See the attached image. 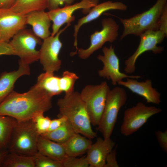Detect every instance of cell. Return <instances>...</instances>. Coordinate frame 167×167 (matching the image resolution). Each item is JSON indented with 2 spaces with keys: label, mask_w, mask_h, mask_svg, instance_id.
Masks as SVG:
<instances>
[{
  "label": "cell",
  "mask_w": 167,
  "mask_h": 167,
  "mask_svg": "<svg viewBox=\"0 0 167 167\" xmlns=\"http://www.w3.org/2000/svg\"><path fill=\"white\" fill-rule=\"evenodd\" d=\"M53 97L36 84L25 93L13 90L0 104V116L11 117L17 121L31 119L36 113L51 108Z\"/></svg>",
  "instance_id": "cell-1"
},
{
  "label": "cell",
  "mask_w": 167,
  "mask_h": 167,
  "mask_svg": "<svg viewBox=\"0 0 167 167\" xmlns=\"http://www.w3.org/2000/svg\"><path fill=\"white\" fill-rule=\"evenodd\" d=\"M58 107V117L64 116L75 132L90 139L97 137L92 129L89 115L80 93L74 92L65 95L57 102Z\"/></svg>",
  "instance_id": "cell-2"
},
{
  "label": "cell",
  "mask_w": 167,
  "mask_h": 167,
  "mask_svg": "<svg viewBox=\"0 0 167 167\" xmlns=\"http://www.w3.org/2000/svg\"><path fill=\"white\" fill-rule=\"evenodd\" d=\"M167 2V0H157L148 10L140 14L129 18L117 17L124 28L120 40L128 35L139 36L147 31L158 29L159 19Z\"/></svg>",
  "instance_id": "cell-3"
},
{
  "label": "cell",
  "mask_w": 167,
  "mask_h": 167,
  "mask_svg": "<svg viewBox=\"0 0 167 167\" xmlns=\"http://www.w3.org/2000/svg\"><path fill=\"white\" fill-rule=\"evenodd\" d=\"M39 136L31 119L17 121L11 134L7 150L20 155L33 156L38 152Z\"/></svg>",
  "instance_id": "cell-4"
},
{
  "label": "cell",
  "mask_w": 167,
  "mask_h": 167,
  "mask_svg": "<svg viewBox=\"0 0 167 167\" xmlns=\"http://www.w3.org/2000/svg\"><path fill=\"white\" fill-rule=\"evenodd\" d=\"M127 94L122 88L116 87L109 91L98 130L104 138H110L117 122L119 111L126 104Z\"/></svg>",
  "instance_id": "cell-5"
},
{
  "label": "cell",
  "mask_w": 167,
  "mask_h": 167,
  "mask_svg": "<svg viewBox=\"0 0 167 167\" xmlns=\"http://www.w3.org/2000/svg\"><path fill=\"white\" fill-rule=\"evenodd\" d=\"M110 90L106 82L104 81L98 85H87L80 93L93 126H97L99 123Z\"/></svg>",
  "instance_id": "cell-6"
},
{
  "label": "cell",
  "mask_w": 167,
  "mask_h": 167,
  "mask_svg": "<svg viewBox=\"0 0 167 167\" xmlns=\"http://www.w3.org/2000/svg\"><path fill=\"white\" fill-rule=\"evenodd\" d=\"M9 43L14 55L19 57V61L22 63L29 65L39 60V51L36 50V47L42 42L31 30L24 28L20 30Z\"/></svg>",
  "instance_id": "cell-7"
},
{
  "label": "cell",
  "mask_w": 167,
  "mask_h": 167,
  "mask_svg": "<svg viewBox=\"0 0 167 167\" xmlns=\"http://www.w3.org/2000/svg\"><path fill=\"white\" fill-rule=\"evenodd\" d=\"M161 109L154 106H148L142 102L126 109L124 113L120 131L126 136L132 135L142 127L151 117L159 113Z\"/></svg>",
  "instance_id": "cell-8"
},
{
  "label": "cell",
  "mask_w": 167,
  "mask_h": 167,
  "mask_svg": "<svg viewBox=\"0 0 167 167\" xmlns=\"http://www.w3.org/2000/svg\"><path fill=\"white\" fill-rule=\"evenodd\" d=\"M166 35L158 29L148 30L141 34L139 36L140 41L134 53L125 61L124 71L127 74L133 73L135 71V64L139 57L146 52L150 51L155 54L161 53L163 51V47L158 46Z\"/></svg>",
  "instance_id": "cell-9"
},
{
  "label": "cell",
  "mask_w": 167,
  "mask_h": 167,
  "mask_svg": "<svg viewBox=\"0 0 167 167\" xmlns=\"http://www.w3.org/2000/svg\"><path fill=\"white\" fill-rule=\"evenodd\" d=\"M71 24H67L65 28L60 29L54 36H50L43 39L39 50V60L45 72L54 73L60 69L62 62L58 56L62 44L60 40L59 36Z\"/></svg>",
  "instance_id": "cell-10"
},
{
  "label": "cell",
  "mask_w": 167,
  "mask_h": 167,
  "mask_svg": "<svg viewBox=\"0 0 167 167\" xmlns=\"http://www.w3.org/2000/svg\"><path fill=\"white\" fill-rule=\"evenodd\" d=\"M102 29L96 31L90 36V44L84 49L79 48L75 52L81 59L88 58L94 52L101 48L107 42H113L117 40L118 35L119 26L111 18L103 19L101 21Z\"/></svg>",
  "instance_id": "cell-11"
},
{
  "label": "cell",
  "mask_w": 167,
  "mask_h": 167,
  "mask_svg": "<svg viewBox=\"0 0 167 167\" xmlns=\"http://www.w3.org/2000/svg\"><path fill=\"white\" fill-rule=\"evenodd\" d=\"M78 79L76 74L68 71L64 72L61 77L45 72L38 77L36 84L53 96L63 92L68 95L74 92L75 83Z\"/></svg>",
  "instance_id": "cell-12"
},
{
  "label": "cell",
  "mask_w": 167,
  "mask_h": 167,
  "mask_svg": "<svg viewBox=\"0 0 167 167\" xmlns=\"http://www.w3.org/2000/svg\"><path fill=\"white\" fill-rule=\"evenodd\" d=\"M102 52L103 55L99 54L97 56V59L103 64L102 69L98 72L100 77L111 80L112 84L113 85H117L124 78L137 79L141 78L140 75H129L120 71L119 59L115 54L114 47L112 45L109 47H104Z\"/></svg>",
  "instance_id": "cell-13"
},
{
  "label": "cell",
  "mask_w": 167,
  "mask_h": 167,
  "mask_svg": "<svg viewBox=\"0 0 167 167\" xmlns=\"http://www.w3.org/2000/svg\"><path fill=\"white\" fill-rule=\"evenodd\" d=\"M99 2V0H82L73 4L49 11L48 12L49 17L53 22L51 36L55 35L64 24H71L74 20L75 17L73 14L75 11L82 9L83 13H86Z\"/></svg>",
  "instance_id": "cell-14"
},
{
  "label": "cell",
  "mask_w": 167,
  "mask_h": 167,
  "mask_svg": "<svg viewBox=\"0 0 167 167\" xmlns=\"http://www.w3.org/2000/svg\"><path fill=\"white\" fill-rule=\"evenodd\" d=\"M26 24V15L14 14L8 8H0V35L3 41L9 42Z\"/></svg>",
  "instance_id": "cell-15"
},
{
  "label": "cell",
  "mask_w": 167,
  "mask_h": 167,
  "mask_svg": "<svg viewBox=\"0 0 167 167\" xmlns=\"http://www.w3.org/2000/svg\"><path fill=\"white\" fill-rule=\"evenodd\" d=\"M118 84L143 97L148 103L158 105L161 102V94L152 87V81L150 79L139 82L136 79L128 78H126L125 81H119Z\"/></svg>",
  "instance_id": "cell-16"
},
{
  "label": "cell",
  "mask_w": 167,
  "mask_h": 167,
  "mask_svg": "<svg viewBox=\"0 0 167 167\" xmlns=\"http://www.w3.org/2000/svg\"><path fill=\"white\" fill-rule=\"evenodd\" d=\"M115 142L110 138H98L87 151L86 157L90 167H105L108 154L113 149Z\"/></svg>",
  "instance_id": "cell-17"
},
{
  "label": "cell",
  "mask_w": 167,
  "mask_h": 167,
  "mask_svg": "<svg viewBox=\"0 0 167 167\" xmlns=\"http://www.w3.org/2000/svg\"><path fill=\"white\" fill-rule=\"evenodd\" d=\"M127 6L120 2H113L108 1L98 4L91 8L88 14L86 16L79 19L77 24L74 26V45L76 50L77 47V35L80 28L83 25L92 21L99 17L105 12L110 10H118L124 11L127 10Z\"/></svg>",
  "instance_id": "cell-18"
},
{
  "label": "cell",
  "mask_w": 167,
  "mask_h": 167,
  "mask_svg": "<svg viewBox=\"0 0 167 167\" xmlns=\"http://www.w3.org/2000/svg\"><path fill=\"white\" fill-rule=\"evenodd\" d=\"M17 70L12 71H5L0 76V104L13 90L15 82L20 77L30 74L29 65L19 61Z\"/></svg>",
  "instance_id": "cell-19"
},
{
  "label": "cell",
  "mask_w": 167,
  "mask_h": 167,
  "mask_svg": "<svg viewBox=\"0 0 167 167\" xmlns=\"http://www.w3.org/2000/svg\"><path fill=\"white\" fill-rule=\"evenodd\" d=\"M26 23L32 26L33 32L38 37L44 39L51 36L49 30L51 20L48 12L35 11L26 15Z\"/></svg>",
  "instance_id": "cell-20"
},
{
  "label": "cell",
  "mask_w": 167,
  "mask_h": 167,
  "mask_svg": "<svg viewBox=\"0 0 167 167\" xmlns=\"http://www.w3.org/2000/svg\"><path fill=\"white\" fill-rule=\"evenodd\" d=\"M92 143L90 139L75 133L62 144L66 156L77 157L87 152Z\"/></svg>",
  "instance_id": "cell-21"
},
{
  "label": "cell",
  "mask_w": 167,
  "mask_h": 167,
  "mask_svg": "<svg viewBox=\"0 0 167 167\" xmlns=\"http://www.w3.org/2000/svg\"><path fill=\"white\" fill-rule=\"evenodd\" d=\"M37 148L38 152L56 161H61L66 156L62 143L41 135L38 137Z\"/></svg>",
  "instance_id": "cell-22"
},
{
  "label": "cell",
  "mask_w": 167,
  "mask_h": 167,
  "mask_svg": "<svg viewBox=\"0 0 167 167\" xmlns=\"http://www.w3.org/2000/svg\"><path fill=\"white\" fill-rule=\"evenodd\" d=\"M48 5V0H16L8 8L14 14L25 16L33 12L45 11Z\"/></svg>",
  "instance_id": "cell-23"
},
{
  "label": "cell",
  "mask_w": 167,
  "mask_h": 167,
  "mask_svg": "<svg viewBox=\"0 0 167 167\" xmlns=\"http://www.w3.org/2000/svg\"><path fill=\"white\" fill-rule=\"evenodd\" d=\"M16 122L11 117L0 116V150H7L11 134Z\"/></svg>",
  "instance_id": "cell-24"
},
{
  "label": "cell",
  "mask_w": 167,
  "mask_h": 167,
  "mask_svg": "<svg viewBox=\"0 0 167 167\" xmlns=\"http://www.w3.org/2000/svg\"><path fill=\"white\" fill-rule=\"evenodd\" d=\"M2 167H35L33 156H25L9 152Z\"/></svg>",
  "instance_id": "cell-25"
},
{
  "label": "cell",
  "mask_w": 167,
  "mask_h": 167,
  "mask_svg": "<svg viewBox=\"0 0 167 167\" xmlns=\"http://www.w3.org/2000/svg\"><path fill=\"white\" fill-rule=\"evenodd\" d=\"M76 133L70 123L66 121L58 128L41 135L55 142L63 143Z\"/></svg>",
  "instance_id": "cell-26"
},
{
  "label": "cell",
  "mask_w": 167,
  "mask_h": 167,
  "mask_svg": "<svg viewBox=\"0 0 167 167\" xmlns=\"http://www.w3.org/2000/svg\"><path fill=\"white\" fill-rule=\"evenodd\" d=\"M44 113L43 112H38L31 119L39 135L48 132L51 121L49 117L45 116Z\"/></svg>",
  "instance_id": "cell-27"
},
{
  "label": "cell",
  "mask_w": 167,
  "mask_h": 167,
  "mask_svg": "<svg viewBox=\"0 0 167 167\" xmlns=\"http://www.w3.org/2000/svg\"><path fill=\"white\" fill-rule=\"evenodd\" d=\"M33 157L35 167H62L61 161L52 159L38 151Z\"/></svg>",
  "instance_id": "cell-28"
},
{
  "label": "cell",
  "mask_w": 167,
  "mask_h": 167,
  "mask_svg": "<svg viewBox=\"0 0 167 167\" xmlns=\"http://www.w3.org/2000/svg\"><path fill=\"white\" fill-rule=\"evenodd\" d=\"M62 167H88L89 165L86 156L80 158L66 156L61 161Z\"/></svg>",
  "instance_id": "cell-29"
},
{
  "label": "cell",
  "mask_w": 167,
  "mask_h": 167,
  "mask_svg": "<svg viewBox=\"0 0 167 167\" xmlns=\"http://www.w3.org/2000/svg\"><path fill=\"white\" fill-rule=\"evenodd\" d=\"M155 134L160 146L165 153L167 152V131H157Z\"/></svg>",
  "instance_id": "cell-30"
},
{
  "label": "cell",
  "mask_w": 167,
  "mask_h": 167,
  "mask_svg": "<svg viewBox=\"0 0 167 167\" xmlns=\"http://www.w3.org/2000/svg\"><path fill=\"white\" fill-rule=\"evenodd\" d=\"M75 0H48L49 5L48 9L49 11L59 7V6L63 5L64 6L71 5Z\"/></svg>",
  "instance_id": "cell-31"
},
{
  "label": "cell",
  "mask_w": 167,
  "mask_h": 167,
  "mask_svg": "<svg viewBox=\"0 0 167 167\" xmlns=\"http://www.w3.org/2000/svg\"><path fill=\"white\" fill-rule=\"evenodd\" d=\"M116 149H113L107 156L105 167H118Z\"/></svg>",
  "instance_id": "cell-32"
},
{
  "label": "cell",
  "mask_w": 167,
  "mask_h": 167,
  "mask_svg": "<svg viewBox=\"0 0 167 167\" xmlns=\"http://www.w3.org/2000/svg\"><path fill=\"white\" fill-rule=\"evenodd\" d=\"M158 29L167 35V5L164 8L160 18Z\"/></svg>",
  "instance_id": "cell-33"
},
{
  "label": "cell",
  "mask_w": 167,
  "mask_h": 167,
  "mask_svg": "<svg viewBox=\"0 0 167 167\" xmlns=\"http://www.w3.org/2000/svg\"><path fill=\"white\" fill-rule=\"evenodd\" d=\"M66 121L67 119L64 116H61L59 117L58 118L51 120L48 132L51 131L58 128Z\"/></svg>",
  "instance_id": "cell-34"
},
{
  "label": "cell",
  "mask_w": 167,
  "mask_h": 167,
  "mask_svg": "<svg viewBox=\"0 0 167 167\" xmlns=\"http://www.w3.org/2000/svg\"><path fill=\"white\" fill-rule=\"evenodd\" d=\"M3 55H14L12 47L9 42H0V56Z\"/></svg>",
  "instance_id": "cell-35"
},
{
  "label": "cell",
  "mask_w": 167,
  "mask_h": 167,
  "mask_svg": "<svg viewBox=\"0 0 167 167\" xmlns=\"http://www.w3.org/2000/svg\"><path fill=\"white\" fill-rule=\"evenodd\" d=\"M16 0H0V8H8L11 7Z\"/></svg>",
  "instance_id": "cell-36"
},
{
  "label": "cell",
  "mask_w": 167,
  "mask_h": 167,
  "mask_svg": "<svg viewBox=\"0 0 167 167\" xmlns=\"http://www.w3.org/2000/svg\"><path fill=\"white\" fill-rule=\"evenodd\" d=\"M8 152L7 150H0V167H2L5 157Z\"/></svg>",
  "instance_id": "cell-37"
},
{
  "label": "cell",
  "mask_w": 167,
  "mask_h": 167,
  "mask_svg": "<svg viewBox=\"0 0 167 167\" xmlns=\"http://www.w3.org/2000/svg\"><path fill=\"white\" fill-rule=\"evenodd\" d=\"M4 42L2 41V38H1V36L0 35V42Z\"/></svg>",
  "instance_id": "cell-38"
}]
</instances>
